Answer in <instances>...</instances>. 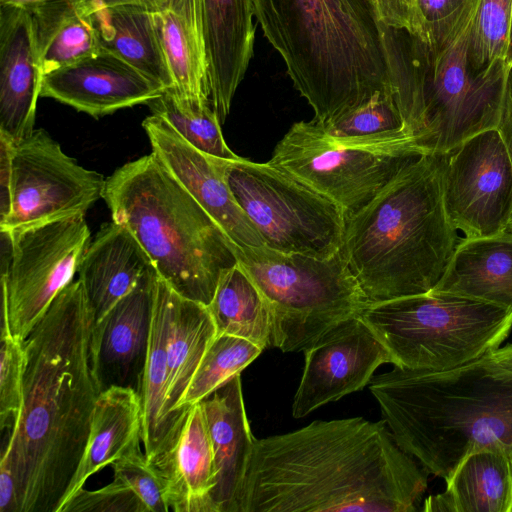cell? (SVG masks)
I'll return each instance as SVG.
<instances>
[{"label":"cell","mask_w":512,"mask_h":512,"mask_svg":"<svg viewBox=\"0 0 512 512\" xmlns=\"http://www.w3.org/2000/svg\"><path fill=\"white\" fill-rule=\"evenodd\" d=\"M427 485L384 420H315L254 439L236 512H414Z\"/></svg>","instance_id":"1"},{"label":"cell","mask_w":512,"mask_h":512,"mask_svg":"<svg viewBox=\"0 0 512 512\" xmlns=\"http://www.w3.org/2000/svg\"><path fill=\"white\" fill-rule=\"evenodd\" d=\"M94 324L78 279L57 295L23 342L22 408L1 452L15 477L17 512H57L77 470L101 392Z\"/></svg>","instance_id":"2"},{"label":"cell","mask_w":512,"mask_h":512,"mask_svg":"<svg viewBox=\"0 0 512 512\" xmlns=\"http://www.w3.org/2000/svg\"><path fill=\"white\" fill-rule=\"evenodd\" d=\"M265 38L321 125L393 88L385 25L369 0H252Z\"/></svg>","instance_id":"3"},{"label":"cell","mask_w":512,"mask_h":512,"mask_svg":"<svg viewBox=\"0 0 512 512\" xmlns=\"http://www.w3.org/2000/svg\"><path fill=\"white\" fill-rule=\"evenodd\" d=\"M442 154L404 166L347 215L340 251L368 304L431 291L461 238L442 196Z\"/></svg>","instance_id":"4"},{"label":"cell","mask_w":512,"mask_h":512,"mask_svg":"<svg viewBox=\"0 0 512 512\" xmlns=\"http://www.w3.org/2000/svg\"><path fill=\"white\" fill-rule=\"evenodd\" d=\"M484 356L445 370L394 366L369 383L394 439L428 473L446 479L469 451L512 445V377Z\"/></svg>","instance_id":"5"},{"label":"cell","mask_w":512,"mask_h":512,"mask_svg":"<svg viewBox=\"0 0 512 512\" xmlns=\"http://www.w3.org/2000/svg\"><path fill=\"white\" fill-rule=\"evenodd\" d=\"M175 292L208 306L223 272L237 264L232 242L154 153L116 169L102 197Z\"/></svg>","instance_id":"6"},{"label":"cell","mask_w":512,"mask_h":512,"mask_svg":"<svg viewBox=\"0 0 512 512\" xmlns=\"http://www.w3.org/2000/svg\"><path fill=\"white\" fill-rule=\"evenodd\" d=\"M478 4L440 45L385 25L393 97L406 132L426 154H445L470 137L497 128L510 69L478 73L469 64Z\"/></svg>","instance_id":"7"},{"label":"cell","mask_w":512,"mask_h":512,"mask_svg":"<svg viewBox=\"0 0 512 512\" xmlns=\"http://www.w3.org/2000/svg\"><path fill=\"white\" fill-rule=\"evenodd\" d=\"M360 317L410 370H445L500 347L512 328V310L429 291L368 304Z\"/></svg>","instance_id":"8"},{"label":"cell","mask_w":512,"mask_h":512,"mask_svg":"<svg viewBox=\"0 0 512 512\" xmlns=\"http://www.w3.org/2000/svg\"><path fill=\"white\" fill-rule=\"evenodd\" d=\"M232 247L269 305L272 344L283 352L303 351L368 305L340 250L319 258L265 245Z\"/></svg>","instance_id":"9"},{"label":"cell","mask_w":512,"mask_h":512,"mask_svg":"<svg viewBox=\"0 0 512 512\" xmlns=\"http://www.w3.org/2000/svg\"><path fill=\"white\" fill-rule=\"evenodd\" d=\"M222 170L266 247L319 258L340 250L347 213L336 202L269 161L223 159Z\"/></svg>","instance_id":"10"},{"label":"cell","mask_w":512,"mask_h":512,"mask_svg":"<svg viewBox=\"0 0 512 512\" xmlns=\"http://www.w3.org/2000/svg\"><path fill=\"white\" fill-rule=\"evenodd\" d=\"M417 151H390L328 136L315 120L294 123L269 162L340 205L347 215L373 199Z\"/></svg>","instance_id":"11"},{"label":"cell","mask_w":512,"mask_h":512,"mask_svg":"<svg viewBox=\"0 0 512 512\" xmlns=\"http://www.w3.org/2000/svg\"><path fill=\"white\" fill-rule=\"evenodd\" d=\"M9 232L12 254L1 271L2 305L12 336L23 343L73 281L91 241L90 229L84 216H75Z\"/></svg>","instance_id":"12"},{"label":"cell","mask_w":512,"mask_h":512,"mask_svg":"<svg viewBox=\"0 0 512 512\" xmlns=\"http://www.w3.org/2000/svg\"><path fill=\"white\" fill-rule=\"evenodd\" d=\"M106 179L65 154L44 129L12 143L10 211L0 229L17 230L84 216Z\"/></svg>","instance_id":"13"},{"label":"cell","mask_w":512,"mask_h":512,"mask_svg":"<svg viewBox=\"0 0 512 512\" xmlns=\"http://www.w3.org/2000/svg\"><path fill=\"white\" fill-rule=\"evenodd\" d=\"M442 156V196L451 224L466 238L507 231L512 164L497 128L470 137Z\"/></svg>","instance_id":"14"},{"label":"cell","mask_w":512,"mask_h":512,"mask_svg":"<svg viewBox=\"0 0 512 512\" xmlns=\"http://www.w3.org/2000/svg\"><path fill=\"white\" fill-rule=\"evenodd\" d=\"M303 352V374L292 404L294 418L363 389L380 365L392 364L390 352L360 315L338 323Z\"/></svg>","instance_id":"15"},{"label":"cell","mask_w":512,"mask_h":512,"mask_svg":"<svg viewBox=\"0 0 512 512\" xmlns=\"http://www.w3.org/2000/svg\"><path fill=\"white\" fill-rule=\"evenodd\" d=\"M142 126L152 153L189 191L201 207L239 246H261L263 240L235 200L222 170V160L189 144L162 118L150 115Z\"/></svg>","instance_id":"16"},{"label":"cell","mask_w":512,"mask_h":512,"mask_svg":"<svg viewBox=\"0 0 512 512\" xmlns=\"http://www.w3.org/2000/svg\"><path fill=\"white\" fill-rule=\"evenodd\" d=\"M164 90L124 60L101 49L43 75L40 96L99 118L120 109L147 104Z\"/></svg>","instance_id":"17"},{"label":"cell","mask_w":512,"mask_h":512,"mask_svg":"<svg viewBox=\"0 0 512 512\" xmlns=\"http://www.w3.org/2000/svg\"><path fill=\"white\" fill-rule=\"evenodd\" d=\"M159 278L154 266L148 269L136 287L94 324L92 350L101 391L128 386L138 392Z\"/></svg>","instance_id":"18"},{"label":"cell","mask_w":512,"mask_h":512,"mask_svg":"<svg viewBox=\"0 0 512 512\" xmlns=\"http://www.w3.org/2000/svg\"><path fill=\"white\" fill-rule=\"evenodd\" d=\"M42 79L31 13L0 5V135L14 144L34 130Z\"/></svg>","instance_id":"19"},{"label":"cell","mask_w":512,"mask_h":512,"mask_svg":"<svg viewBox=\"0 0 512 512\" xmlns=\"http://www.w3.org/2000/svg\"><path fill=\"white\" fill-rule=\"evenodd\" d=\"M211 104L221 124L254 55L252 0H201Z\"/></svg>","instance_id":"20"},{"label":"cell","mask_w":512,"mask_h":512,"mask_svg":"<svg viewBox=\"0 0 512 512\" xmlns=\"http://www.w3.org/2000/svg\"><path fill=\"white\" fill-rule=\"evenodd\" d=\"M165 485L174 512H213L216 469L209 429L201 402L187 410L171 446L149 461Z\"/></svg>","instance_id":"21"},{"label":"cell","mask_w":512,"mask_h":512,"mask_svg":"<svg viewBox=\"0 0 512 512\" xmlns=\"http://www.w3.org/2000/svg\"><path fill=\"white\" fill-rule=\"evenodd\" d=\"M212 442L216 486L213 512H236L255 437L247 419L240 374L201 401Z\"/></svg>","instance_id":"22"},{"label":"cell","mask_w":512,"mask_h":512,"mask_svg":"<svg viewBox=\"0 0 512 512\" xmlns=\"http://www.w3.org/2000/svg\"><path fill=\"white\" fill-rule=\"evenodd\" d=\"M152 261L133 234L111 221L90 241L78 267L95 323L131 292Z\"/></svg>","instance_id":"23"},{"label":"cell","mask_w":512,"mask_h":512,"mask_svg":"<svg viewBox=\"0 0 512 512\" xmlns=\"http://www.w3.org/2000/svg\"><path fill=\"white\" fill-rule=\"evenodd\" d=\"M424 500L426 512H512V445L495 442L469 451Z\"/></svg>","instance_id":"24"},{"label":"cell","mask_w":512,"mask_h":512,"mask_svg":"<svg viewBox=\"0 0 512 512\" xmlns=\"http://www.w3.org/2000/svg\"><path fill=\"white\" fill-rule=\"evenodd\" d=\"M141 432L142 408L137 390L110 386L101 391L93 408L83 455L59 508L93 474L139 449Z\"/></svg>","instance_id":"25"},{"label":"cell","mask_w":512,"mask_h":512,"mask_svg":"<svg viewBox=\"0 0 512 512\" xmlns=\"http://www.w3.org/2000/svg\"><path fill=\"white\" fill-rule=\"evenodd\" d=\"M432 291L512 310V233L460 239Z\"/></svg>","instance_id":"26"},{"label":"cell","mask_w":512,"mask_h":512,"mask_svg":"<svg viewBox=\"0 0 512 512\" xmlns=\"http://www.w3.org/2000/svg\"><path fill=\"white\" fill-rule=\"evenodd\" d=\"M162 48L179 96L211 103L201 0H168L154 10Z\"/></svg>","instance_id":"27"},{"label":"cell","mask_w":512,"mask_h":512,"mask_svg":"<svg viewBox=\"0 0 512 512\" xmlns=\"http://www.w3.org/2000/svg\"><path fill=\"white\" fill-rule=\"evenodd\" d=\"M169 285L159 278L151 323L148 353L138 394L142 408L141 440L148 461L168 449L179 429L168 414L167 339Z\"/></svg>","instance_id":"28"},{"label":"cell","mask_w":512,"mask_h":512,"mask_svg":"<svg viewBox=\"0 0 512 512\" xmlns=\"http://www.w3.org/2000/svg\"><path fill=\"white\" fill-rule=\"evenodd\" d=\"M216 335L208 307L181 296L169 286L167 408L178 429L187 412L181 409L185 392Z\"/></svg>","instance_id":"29"},{"label":"cell","mask_w":512,"mask_h":512,"mask_svg":"<svg viewBox=\"0 0 512 512\" xmlns=\"http://www.w3.org/2000/svg\"><path fill=\"white\" fill-rule=\"evenodd\" d=\"M97 31L101 49L124 60L164 89L173 87L154 10L119 5L89 15Z\"/></svg>","instance_id":"30"},{"label":"cell","mask_w":512,"mask_h":512,"mask_svg":"<svg viewBox=\"0 0 512 512\" xmlns=\"http://www.w3.org/2000/svg\"><path fill=\"white\" fill-rule=\"evenodd\" d=\"M30 13L43 75L101 50L90 16L73 0H49Z\"/></svg>","instance_id":"31"},{"label":"cell","mask_w":512,"mask_h":512,"mask_svg":"<svg viewBox=\"0 0 512 512\" xmlns=\"http://www.w3.org/2000/svg\"><path fill=\"white\" fill-rule=\"evenodd\" d=\"M207 307L214 320L217 335L241 337L263 350L273 347L269 305L238 262L222 273Z\"/></svg>","instance_id":"32"},{"label":"cell","mask_w":512,"mask_h":512,"mask_svg":"<svg viewBox=\"0 0 512 512\" xmlns=\"http://www.w3.org/2000/svg\"><path fill=\"white\" fill-rule=\"evenodd\" d=\"M321 126L328 136L345 143L394 151L418 148L406 132L400 110L390 93H378L361 107Z\"/></svg>","instance_id":"33"},{"label":"cell","mask_w":512,"mask_h":512,"mask_svg":"<svg viewBox=\"0 0 512 512\" xmlns=\"http://www.w3.org/2000/svg\"><path fill=\"white\" fill-rule=\"evenodd\" d=\"M146 105L152 115L169 123L199 151L225 160L241 158L226 144L221 122L211 103H199L183 98L168 88Z\"/></svg>","instance_id":"34"},{"label":"cell","mask_w":512,"mask_h":512,"mask_svg":"<svg viewBox=\"0 0 512 512\" xmlns=\"http://www.w3.org/2000/svg\"><path fill=\"white\" fill-rule=\"evenodd\" d=\"M263 351L257 344L233 335H216L205 352L183 398L181 409L203 401L240 374Z\"/></svg>","instance_id":"35"},{"label":"cell","mask_w":512,"mask_h":512,"mask_svg":"<svg viewBox=\"0 0 512 512\" xmlns=\"http://www.w3.org/2000/svg\"><path fill=\"white\" fill-rule=\"evenodd\" d=\"M512 0H479L474 17L468 60L478 73H490L507 67Z\"/></svg>","instance_id":"36"},{"label":"cell","mask_w":512,"mask_h":512,"mask_svg":"<svg viewBox=\"0 0 512 512\" xmlns=\"http://www.w3.org/2000/svg\"><path fill=\"white\" fill-rule=\"evenodd\" d=\"M0 336V426L11 431L22 408L25 350L5 319H1Z\"/></svg>","instance_id":"37"},{"label":"cell","mask_w":512,"mask_h":512,"mask_svg":"<svg viewBox=\"0 0 512 512\" xmlns=\"http://www.w3.org/2000/svg\"><path fill=\"white\" fill-rule=\"evenodd\" d=\"M479 0H417L421 41L440 45L451 37L477 6Z\"/></svg>","instance_id":"38"},{"label":"cell","mask_w":512,"mask_h":512,"mask_svg":"<svg viewBox=\"0 0 512 512\" xmlns=\"http://www.w3.org/2000/svg\"><path fill=\"white\" fill-rule=\"evenodd\" d=\"M111 466L114 478L126 483L148 512L170 511L165 498L164 482L140 448L116 460Z\"/></svg>","instance_id":"39"},{"label":"cell","mask_w":512,"mask_h":512,"mask_svg":"<svg viewBox=\"0 0 512 512\" xmlns=\"http://www.w3.org/2000/svg\"><path fill=\"white\" fill-rule=\"evenodd\" d=\"M58 512H148L135 492L123 481L114 478L97 490L79 489Z\"/></svg>","instance_id":"40"},{"label":"cell","mask_w":512,"mask_h":512,"mask_svg":"<svg viewBox=\"0 0 512 512\" xmlns=\"http://www.w3.org/2000/svg\"><path fill=\"white\" fill-rule=\"evenodd\" d=\"M378 19L387 27L418 32L417 0H369Z\"/></svg>","instance_id":"41"},{"label":"cell","mask_w":512,"mask_h":512,"mask_svg":"<svg viewBox=\"0 0 512 512\" xmlns=\"http://www.w3.org/2000/svg\"><path fill=\"white\" fill-rule=\"evenodd\" d=\"M11 150L12 142L0 135V222L10 211Z\"/></svg>","instance_id":"42"},{"label":"cell","mask_w":512,"mask_h":512,"mask_svg":"<svg viewBox=\"0 0 512 512\" xmlns=\"http://www.w3.org/2000/svg\"><path fill=\"white\" fill-rule=\"evenodd\" d=\"M512 164V68L509 70L500 119L497 125ZM512 233V216L507 228Z\"/></svg>","instance_id":"43"},{"label":"cell","mask_w":512,"mask_h":512,"mask_svg":"<svg viewBox=\"0 0 512 512\" xmlns=\"http://www.w3.org/2000/svg\"><path fill=\"white\" fill-rule=\"evenodd\" d=\"M16 482L9 459L1 454L0 512H17Z\"/></svg>","instance_id":"44"},{"label":"cell","mask_w":512,"mask_h":512,"mask_svg":"<svg viewBox=\"0 0 512 512\" xmlns=\"http://www.w3.org/2000/svg\"><path fill=\"white\" fill-rule=\"evenodd\" d=\"M82 13L89 16L92 13L113 6L136 5L156 10L168 0H73Z\"/></svg>","instance_id":"45"},{"label":"cell","mask_w":512,"mask_h":512,"mask_svg":"<svg viewBox=\"0 0 512 512\" xmlns=\"http://www.w3.org/2000/svg\"><path fill=\"white\" fill-rule=\"evenodd\" d=\"M484 361L491 373L512 377V343L486 354Z\"/></svg>","instance_id":"46"},{"label":"cell","mask_w":512,"mask_h":512,"mask_svg":"<svg viewBox=\"0 0 512 512\" xmlns=\"http://www.w3.org/2000/svg\"><path fill=\"white\" fill-rule=\"evenodd\" d=\"M47 1L49 0H0V5L16 7L30 12Z\"/></svg>","instance_id":"47"},{"label":"cell","mask_w":512,"mask_h":512,"mask_svg":"<svg viewBox=\"0 0 512 512\" xmlns=\"http://www.w3.org/2000/svg\"><path fill=\"white\" fill-rule=\"evenodd\" d=\"M507 67L509 69L512 68V14H511V27H510V35H509V45H508V52L506 56L505 61Z\"/></svg>","instance_id":"48"}]
</instances>
